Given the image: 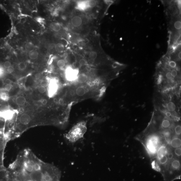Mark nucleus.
Here are the masks:
<instances>
[{"label":"nucleus","instance_id":"4468645a","mask_svg":"<svg viewBox=\"0 0 181 181\" xmlns=\"http://www.w3.org/2000/svg\"><path fill=\"white\" fill-rule=\"evenodd\" d=\"M77 79L79 83H83L87 81V77L84 74H81L78 76Z\"/></svg>","mask_w":181,"mask_h":181},{"label":"nucleus","instance_id":"0eeeda50","mask_svg":"<svg viewBox=\"0 0 181 181\" xmlns=\"http://www.w3.org/2000/svg\"><path fill=\"white\" fill-rule=\"evenodd\" d=\"M170 145L172 148L175 149L181 147V140L179 137H174L171 140Z\"/></svg>","mask_w":181,"mask_h":181},{"label":"nucleus","instance_id":"f8f14e48","mask_svg":"<svg viewBox=\"0 0 181 181\" xmlns=\"http://www.w3.org/2000/svg\"><path fill=\"white\" fill-rule=\"evenodd\" d=\"M0 99L3 101H8L10 99V96L9 94L4 90L0 92Z\"/></svg>","mask_w":181,"mask_h":181},{"label":"nucleus","instance_id":"6ab92c4d","mask_svg":"<svg viewBox=\"0 0 181 181\" xmlns=\"http://www.w3.org/2000/svg\"><path fill=\"white\" fill-rule=\"evenodd\" d=\"M170 126V122L167 120H164L161 123V126L164 129H167Z\"/></svg>","mask_w":181,"mask_h":181},{"label":"nucleus","instance_id":"6e6552de","mask_svg":"<svg viewBox=\"0 0 181 181\" xmlns=\"http://www.w3.org/2000/svg\"><path fill=\"white\" fill-rule=\"evenodd\" d=\"M77 9L81 11H85L89 9L88 1L78 2L77 4Z\"/></svg>","mask_w":181,"mask_h":181},{"label":"nucleus","instance_id":"c9c22d12","mask_svg":"<svg viewBox=\"0 0 181 181\" xmlns=\"http://www.w3.org/2000/svg\"><path fill=\"white\" fill-rule=\"evenodd\" d=\"M5 83L6 85H11V81L10 79H7L5 80Z\"/></svg>","mask_w":181,"mask_h":181},{"label":"nucleus","instance_id":"5701e85b","mask_svg":"<svg viewBox=\"0 0 181 181\" xmlns=\"http://www.w3.org/2000/svg\"><path fill=\"white\" fill-rule=\"evenodd\" d=\"M18 67L20 70L21 71L24 70L26 68V65L25 63L22 62L19 63L18 65Z\"/></svg>","mask_w":181,"mask_h":181},{"label":"nucleus","instance_id":"2f4dec72","mask_svg":"<svg viewBox=\"0 0 181 181\" xmlns=\"http://www.w3.org/2000/svg\"><path fill=\"white\" fill-rule=\"evenodd\" d=\"M14 71V68L13 67L11 66L9 68H7V71L9 73H13Z\"/></svg>","mask_w":181,"mask_h":181},{"label":"nucleus","instance_id":"aec40b11","mask_svg":"<svg viewBox=\"0 0 181 181\" xmlns=\"http://www.w3.org/2000/svg\"><path fill=\"white\" fill-rule=\"evenodd\" d=\"M174 133L177 136L180 137L181 134V126L180 125H177L175 127Z\"/></svg>","mask_w":181,"mask_h":181},{"label":"nucleus","instance_id":"cd10ccee","mask_svg":"<svg viewBox=\"0 0 181 181\" xmlns=\"http://www.w3.org/2000/svg\"><path fill=\"white\" fill-rule=\"evenodd\" d=\"M3 66L4 68L7 69L11 66V63L9 61H6L3 64Z\"/></svg>","mask_w":181,"mask_h":181},{"label":"nucleus","instance_id":"ddd939ff","mask_svg":"<svg viewBox=\"0 0 181 181\" xmlns=\"http://www.w3.org/2000/svg\"><path fill=\"white\" fill-rule=\"evenodd\" d=\"M25 48L27 51L30 52L35 50V46L32 42H29L25 44Z\"/></svg>","mask_w":181,"mask_h":181},{"label":"nucleus","instance_id":"4be33fe9","mask_svg":"<svg viewBox=\"0 0 181 181\" xmlns=\"http://www.w3.org/2000/svg\"><path fill=\"white\" fill-rule=\"evenodd\" d=\"M57 66L60 68H63L65 67V63L63 60H59L57 62Z\"/></svg>","mask_w":181,"mask_h":181},{"label":"nucleus","instance_id":"2eb2a0df","mask_svg":"<svg viewBox=\"0 0 181 181\" xmlns=\"http://www.w3.org/2000/svg\"><path fill=\"white\" fill-rule=\"evenodd\" d=\"M29 56L32 60H35L38 58L39 56V53L38 51L34 50L29 52Z\"/></svg>","mask_w":181,"mask_h":181},{"label":"nucleus","instance_id":"58836bf2","mask_svg":"<svg viewBox=\"0 0 181 181\" xmlns=\"http://www.w3.org/2000/svg\"><path fill=\"white\" fill-rule=\"evenodd\" d=\"M59 102L60 104H63L64 103V101L62 99H60L59 100Z\"/></svg>","mask_w":181,"mask_h":181},{"label":"nucleus","instance_id":"4c0bfd02","mask_svg":"<svg viewBox=\"0 0 181 181\" xmlns=\"http://www.w3.org/2000/svg\"><path fill=\"white\" fill-rule=\"evenodd\" d=\"M166 116L167 117H170L171 116V113L170 112H167L166 113Z\"/></svg>","mask_w":181,"mask_h":181},{"label":"nucleus","instance_id":"f3484780","mask_svg":"<svg viewBox=\"0 0 181 181\" xmlns=\"http://www.w3.org/2000/svg\"><path fill=\"white\" fill-rule=\"evenodd\" d=\"M56 51L58 52H62L64 50V45L61 43H57L55 47Z\"/></svg>","mask_w":181,"mask_h":181},{"label":"nucleus","instance_id":"20e7f679","mask_svg":"<svg viewBox=\"0 0 181 181\" xmlns=\"http://www.w3.org/2000/svg\"><path fill=\"white\" fill-rule=\"evenodd\" d=\"M79 71L77 69L68 67L66 70L65 77L69 81H73L77 79Z\"/></svg>","mask_w":181,"mask_h":181},{"label":"nucleus","instance_id":"b1692460","mask_svg":"<svg viewBox=\"0 0 181 181\" xmlns=\"http://www.w3.org/2000/svg\"><path fill=\"white\" fill-rule=\"evenodd\" d=\"M89 56L90 59L93 60H95L97 57V53L96 52L92 51L90 53Z\"/></svg>","mask_w":181,"mask_h":181},{"label":"nucleus","instance_id":"dca6fc26","mask_svg":"<svg viewBox=\"0 0 181 181\" xmlns=\"http://www.w3.org/2000/svg\"><path fill=\"white\" fill-rule=\"evenodd\" d=\"M85 93V89L83 87H78L76 90V93L77 95L79 96H83L84 95Z\"/></svg>","mask_w":181,"mask_h":181},{"label":"nucleus","instance_id":"72a5a7b5","mask_svg":"<svg viewBox=\"0 0 181 181\" xmlns=\"http://www.w3.org/2000/svg\"><path fill=\"white\" fill-rule=\"evenodd\" d=\"M5 73L3 68L0 66V77H2Z\"/></svg>","mask_w":181,"mask_h":181},{"label":"nucleus","instance_id":"a878e982","mask_svg":"<svg viewBox=\"0 0 181 181\" xmlns=\"http://www.w3.org/2000/svg\"><path fill=\"white\" fill-rule=\"evenodd\" d=\"M49 83L46 81L43 80L41 82L40 85L42 87L46 88L48 86Z\"/></svg>","mask_w":181,"mask_h":181},{"label":"nucleus","instance_id":"1a4fd4ad","mask_svg":"<svg viewBox=\"0 0 181 181\" xmlns=\"http://www.w3.org/2000/svg\"><path fill=\"white\" fill-rule=\"evenodd\" d=\"M83 20L81 17L78 16H75L71 20L72 25L75 27H80L82 24Z\"/></svg>","mask_w":181,"mask_h":181},{"label":"nucleus","instance_id":"f03ea898","mask_svg":"<svg viewBox=\"0 0 181 181\" xmlns=\"http://www.w3.org/2000/svg\"><path fill=\"white\" fill-rule=\"evenodd\" d=\"M80 127H76L66 136V138L70 142L75 143L83 137L85 130Z\"/></svg>","mask_w":181,"mask_h":181},{"label":"nucleus","instance_id":"393cba45","mask_svg":"<svg viewBox=\"0 0 181 181\" xmlns=\"http://www.w3.org/2000/svg\"><path fill=\"white\" fill-rule=\"evenodd\" d=\"M88 3L89 8H93L96 5V1H88Z\"/></svg>","mask_w":181,"mask_h":181},{"label":"nucleus","instance_id":"473e14b6","mask_svg":"<svg viewBox=\"0 0 181 181\" xmlns=\"http://www.w3.org/2000/svg\"><path fill=\"white\" fill-rule=\"evenodd\" d=\"M166 77L168 79H171L172 77L171 72H167L166 74Z\"/></svg>","mask_w":181,"mask_h":181},{"label":"nucleus","instance_id":"f257e3e1","mask_svg":"<svg viewBox=\"0 0 181 181\" xmlns=\"http://www.w3.org/2000/svg\"><path fill=\"white\" fill-rule=\"evenodd\" d=\"M10 141L7 136L2 130H0V173L6 168L4 165V155L7 143Z\"/></svg>","mask_w":181,"mask_h":181},{"label":"nucleus","instance_id":"7c9ffc66","mask_svg":"<svg viewBox=\"0 0 181 181\" xmlns=\"http://www.w3.org/2000/svg\"><path fill=\"white\" fill-rule=\"evenodd\" d=\"M171 73L172 77H175L178 75L177 71L175 69H172Z\"/></svg>","mask_w":181,"mask_h":181},{"label":"nucleus","instance_id":"a211bd4d","mask_svg":"<svg viewBox=\"0 0 181 181\" xmlns=\"http://www.w3.org/2000/svg\"><path fill=\"white\" fill-rule=\"evenodd\" d=\"M167 108L169 112H174L176 109V106L174 103L170 102L167 104Z\"/></svg>","mask_w":181,"mask_h":181},{"label":"nucleus","instance_id":"c756f323","mask_svg":"<svg viewBox=\"0 0 181 181\" xmlns=\"http://www.w3.org/2000/svg\"><path fill=\"white\" fill-rule=\"evenodd\" d=\"M38 90L40 93H43L46 91V89L45 88L41 86V87H39V88Z\"/></svg>","mask_w":181,"mask_h":181},{"label":"nucleus","instance_id":"bb28decb","mask_svg":"<svg viewBox=\"0 0 181 181\" xmlns=\"http://www.w3.org/2000/svg\"><path fill=\"white\" fill-rule=\"evenodd\" d=\"M176 63L174 61H171L169 63V66L172 68H175L176 67Z\"/></svg>","mask_w":181,"mask_h":181},{"label":"nucleus","instance_id":"9b49d317","mask_svg":"<svg viewBox=\"0 0 181 181\" xmlns=\"http://www.w3.org/2000/svg\"><path fill=\"white\" fill-rule=\"evenodd\" d=\"M50 27L52 30L55 32H59L61 29V26L60 24L55 22L51 23Z\"/></svg>","mask_w":181,"mask_h":181},{"label":"nucleus","instance_id":"7ed1b4c3","mask_svg":"<svg viewBox=\"0 0 181 181\" xmlns=\"http://www.w3.org/2000/svg\"><path fill=\"white\" fill-rule=\"evenodd\" d=\"M15 114L14 111L11 109L0 111V121L5 122L13 121Z\"/></svg>","mask_w":181,"mask_h":181},{"label":"nucleus","instance_id":"f704fd0d","mask_svg":"<svg viewBox=\"0 0 181 181\" xmlns=\"http://www.w3.org/2000/svg\"><path fill=\"white\" fill-rule=\"evenodd\" d=\"M86 61L84 59H82L80 60L79 64L81 66H84L86 64Z\"/></svg>","mask_w":181,"mask_h":181},{"label":"nucleus","instance_id":"39448f33","mask_svg":"<svg viewBox=\"0 0 181 181\" xmlns=\"http://www.w3.org/2000/svg\"><path fill=\"white\" fill-rule=\"evenodd\" d=\"M59 88L57 82L54 80H51L48 85V96L52 97L56 93Z\"/></svg>","mask_w":181,"mask_h":181},{"label":"nucleus","instance_id":"412c9836","mask_svg":"<svg viewBox=\"0 0 181 181\" xmlns=\"http://www.w3.org/2000/svg\"><path fill=\"white\" fill-rule=\"evenodd\" d=\"M174 153L176 157L180 158L181 156V147L177 148L174 149Z\"/></svg>","mask_w":181,"mask_h":181},{"label":"nucleus","instance_id":"9d476101","mask_svg":"<svg viewBox=\"0 0 181 181\" xmlns=\"http://www.w3.org/2000/svg\"><path fill=\"white\" fill-rule=\"evenodd\" d=\"M26 100L25 97L23 96H19L16 97L15 102L19 106H23L25 104Z\"/></svg>","mask_w":181,"mask_h":181},{"label":"nucleus","instance_id":"c85d7f7f","mask_svg":"<svg viewBox=\"0 0 181 181\" xmlns=\"http://www.w3.org/2000/svg\"><path fill=\"white\" fill-rule=\"evenodd\" d=\"M11 88V85H6L4 87V90L6 92L9 91Z\"/></svg>","mask_w":181,"mask_h":181},{"label":"nucleus","instance_id":"e433bc0d","mask_svg":"<svg viewBox=\"0 0 181 181\" xmlns=\"http://www.w3.org/2000/svg\"><path fill=\"white\" fill-rule=\"evenodd\" d=\"M41 102H42V105H45L47 104V101L46 99H44L41 101Z\"/></svg>","mask_w":181,"mask_h":181},{"label":"nucleus","instance_id":"423d86ee","mask_svg":"<svg viewBox=\"0 0 181 181\" xmlns=\"http://www.w3.org/2000/svg\"><path fill=\"white\" fill-rule=\"evenodd\" d=\"M19 121L20 124L24 126H27L31 122V117L29 114L24 113L20 117Z\"/></svg>","mask_w":181,"mask_h":181}]
</instances>
